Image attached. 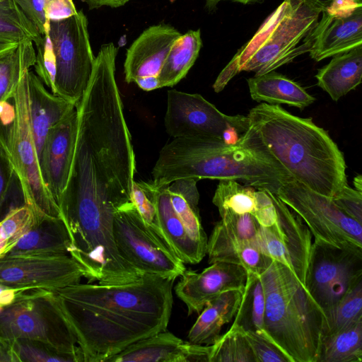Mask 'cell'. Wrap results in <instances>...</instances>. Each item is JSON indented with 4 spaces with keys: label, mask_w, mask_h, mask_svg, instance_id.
<instances>
[{
    "label": "cell",
    "mask_w": 362,
    "mask_h": 362,
    "mask_svg": "<svg viewBox=\"0 0 362 362\" xmlns=\"http://www.w3.org/2000/svg\"><path fill=\"white\" fill-rule=\"evenodd\" d=\"M25 70L12 98L0 103V139L13 165L24 204L38 216L60 217L59 206L42 178L30 125Z\"/></svg>",
    "instance_id": "7"
},
{
    "label": "cell",
    "mask_w": 362,
    "mask_h": 362,
    "mask_svg": "<svg viewBox=\"0 0 362 362\" xmlns=\"http://www.w3.org/2000/svg\"><path fill=\"white\" fill-rule=\"evenodd\" d=\"M197 182L194 179L182 178L169 185H153L160 229L184 264L199 263L207 251L208 238L199 215Z\"/></svg>",
    "instance_id": "8"
},
{
    "label": "cell",
    "mask_w": 362,
    "mask_h": 362,
    "mask_svg": "<svg viewBox=\"0 0 362 362\" xmlns=\"http://www.w3.org/2000/svg\"><path fill=\"white\" fill-rule=\"evenodd\" d=\"M209 362H257L245 330L237 325L211 345Z\"/></svg>",
    "instance_id": "34"
},
{
    "label": "cell",
    "mask_w": 362,
    "mask_h": 362,
    "mask_svg": "<svg viewBox=\"0 0 362 362\" xmlns=\"http://www.w3.org/2000/svg\"><path fill=\"white\" fill-rule=\"evenodd\" d=\"M305 4L320 10L322 12L327 10L332 4L334 0H302Z\"/></svg>",
    "instance_id": "51"
},
{
    "label": "cell",
    "mask_w": 362,
    "mask_h": 362,
    "mask_svg": "<svg viewBox=\"0 0 362 362\" xmlns=\"http://www.w3.org/2000/svg\"><path fill=\"white\" fill-rule=\"evenodd\" d=\"M362 320V282L355 286L325 318L322 336L334 334Z\"/></svg>",
    "instance_id": "38"
},
{
    "label": "cell",
    "mask_w": 362,
    "mask_h": 362,
    "mask_svg": "<svg viewBox=\"0 0 362 362\" xmlns=\"http://www.w3.org/2000/svg\"><path fill=\"white\" fill-rule=\"evenodd\" d=\"M40 217L24 204L11 209L0 220V258L10 253Z\"/></svg>",
    "instance_id": "35"
},
{
    "label": "cell",
    "mask_w": 362,
    "mask_h": 362,
    "mask_svg": "<svg viewBox=\"0 0 362 362\" xmlns=\"http://www.w3.org/2000/svg\"><path fill=\"white\" fill-rule=\"evenodd\" d=\"M252 100L268 104H286L303 110L316 98L298 83L274 71L247 80Z\"/></svg>",
    "instance_id": "26"
},
{
    "label": "cell",
    "mask_w": 362,
    "mask_h": 362,
    "mask_svg": "<svg viewBox=\"0 0 362 362\" xmlns=\"http://www.w3.org/2000/svg\"><path fill=\"white\" fill-rule=\"evenodd\" d=\"M0 362H18L11 341L0 339Z\"/></svg>",
    "instance_id": "46"
},
{
    "label": "cell",
    "mask_w": 362,
    "mask_h": 362,
    "mask_svg": "<svg viewBox=\"0 0 362 362\" xmlns=\"http://www.w3.org/2000/svg\"><path fill=\"white\" fill-rule=\"evenodd\" d=\"M252 215L262 227L271 226L276 222V209L267 191L264 190L257 208Z\"/></svg>",
    "instance_id": "44"
},
{
    "label": "cell",
    "mask_w": 362,
    "mask_h": 362,
    "mask_svg": "<svg viewBox=\"0 0 362 362\" xmlns=\"http://www.w3.org/2000/svg\"><path fill=\"white\" fill-rule=\"evenodd\" d=\"M362 282V250L337 247L314 240L305 288L325 318Z\"/></svg>",
    "instance_id": "13"
},
{
    "label": "cell",
    "mask_w": 362,
    "mask_h": 362,
    "mask_svg": "<svg viewBox=\"0 0 362 362\" xmlns=\"http://www.w3.org/2000/svg\"><path fill=\"white\" fill-rule=\"evenodd\" d=\"M85 2L90 9L99 8L103 6L118 8L124 6L129 0H81Z\"/></svg>",
    "instance_id": "47"
},
{
    "label": "cell",
    "mask_w": 362,
    "mask_h": 362,
    "mask_svg": "<svg viewBox=\"0 0 362 362\" xmlns=\"http://www.w3.org/2000/svg\"><path fill=\"white\" fill-rule=\"evenodd\" d=\"M263 193L262 189L240 185L235 180H219L212 202L219 213L228 211L237 214H252Z\"/></svg>",
    "instance_id": "32"
},
{
    "label": "cell",
    "mask_w": 362,
    "mask_h": 362,
    "mask_svg": "<svg viewBox=\"0 0 362 362\" xmlns=\"http://www.w3.org/2000/svg\"><path fill=\"white\" fill-rule=\"evenodd\" d=\"M202 47L200 30L182 34L173 43L158 74L160 88L173 87L186 76Z\"/></svg>",
    "instance_id": "28"
},
{
    "label": "cell",
    "mask_w": 362,
    "mask_h": 362,
    "mask_svg": "<svg viewBox=\"0 0 362 362\" xmlns=\"http://www.w3.org/2000/svg\"><path fill=\"white\" fill-rule=\"evenodd\" d=\"M321 13L302 0H284L220 72L214 91L223 90L241 71L262 75L310 52Z\"/></svg>",
    "instance_id": "6"
},
{
    "label": "cell",
    "mask_w": 362,
    "mask_h": 362,
    "mask_svg": "<svg viewBox=\"0 0 362 362\" xmlns=\"http://www.w3.org/2000/svg\"><path fill=\"white\" fill-rule=\"evenodd\" d=\"M152 176L155 187L182 178L232 180L274 194L293 180L267 153L239 140L228 144L207 136L174 138L161 148Z\"/></svg>",
    "instance_id": "4"
},
{
    "label": "cell",
    "mask_w": 362,
    "mask_h": 362,
    "mask_svg": "<svg viewBox=\"0 0 362 362\" xmlns=\"http://www.w3.org/2000/svg\"><path fill=\"white\" fill-rule=\"evenodd\" d=\"M205 6L209 11H213L216 8L217 4L221 1H232L240 3L243 4H252L255 3H260L263 0H204Z\"/></svg>",
    "instance_id": "50"
},
{
    "label": "cell",
    "mask_w": 362,
    "mask_h": 362,
    "mask_svg": "<svg viewBox=\"0 0 362 362\" xmlns=\"http://www.w3.org/2000/svg\"><path fill=\"white\" fill-rule=\"evenodd\" d=\"M173 282L144 274L124 284L78 283L53 292L84 362H105L132 344L166 330Z\"/></svg>",
    "instance_id": "2"
},
{
    "label": "cell",
    "mask_w": 362,
    "mask_h": 362,
    "mask_svg": "<svg viewBox=\"0 0 362 362\" xmlns=\"http://www.w3.org/2000/svg\"><path fill=\"white\" fill-rule=\"evenodd\" d=\"M268 193L276 209V221L269 227L259 226L257 245L264 255L290 269L305 287L313 235L295 212L276 194Z\"/></svg>",
    "instance_id": "14"
},
{
    "label": "cell",
    "mask_w": 362,
    "mask_h": 362,
    "mask_svg": "<svg viewBox=\"0 0 362 362\" xmlns=\"http://www.w3.org/2000/svg\"><path fill=\"white\" fill-rule=\"evenodd\" d=\"M317 86L334 101L355 89L362 78V45L334 56L315 75Z\"/></svg>",
    "instance_id": "27"
},
{
    "label": "cell",
    "mask_w": 362,
    "mask_h": 362,
    "mask_svg": "<svg viewBox=\"0 0 362 362\" xmlns=\"http://www.w3.org/2000/svg\"><path fill=\"white\" fill-rule=\"evenodd\" d=\"M240 136L238 131L234 127L226 129L221 136V139L228 144H235Z\"/></svg>",
    "instance_id": "49"
},
{
    "label": "cell",
    "mask_w": 362,
    "mask_h": 362,
    "mask_svg": "<svg viewBox=\"0 0 362 362\" xmlns=\"http://www.w3.org/2000/svg\"><path fill=\"white\" fill-rule=\"evenodd\" d=\"M11 343L18 362H84L82 354L63 352L42 341L21 339Z\"/></svg>",
    "instance_id": "37"
},
{
    "label": "cell",
    "mask_w": 362,
    "mask_h": 362,
    "mask_svg": "<svg viewBox=\"0 0 362 362\" xmlns=\"http://www.w3.org/2000/svg\"><path fill=\"white\" fill-rule=\"evenodd\" d=\"M118 48L103 45L83 95L68 182L59 202L64 222L100 215L114 217L131 201L135 156L115 77Z\"/></svg>",
    "instance_id": "1"
},
{
    "label": "cell",
    "mask_w": 362,
    "mask_h": 362,
    "mask_svg": "<svg viewBox=\"0 0 362 362\" xmlns=\"http://www.w3.org/2000/svg\"><path fill=\"white\" fill-rule=\"evenodd\" d=\"M353 1H354L355 2L358 3V4H362V0H353Z\"/></svg>",
    "instance_id": "54"
},
{
    "label": "cell",
    "mask_w": 362,
    "mask_h": 362,
    "mask_svg": "<svg viewBox=\"0 0 362 362\" xmlns=\"http://www.w3.org/2000/svg\"><path fill=\"white\" fill-rule=\"evenodd\" d=\"M335 204L346 214L362 223V192L346 185L332 197Z\"/></svg>",
    "instance_id": "43"
},
{
    "label": "cell",
    "mask_w": 362,
    "mask_h": 362,
    "mask_svg": "<svg viewBox=\"0 0 362 362\" xmlns=\"http://www.w3.org/2000/svg\"><path fill=\"white\" fill-rule=\"evenodd\" d=\"M113 236L122 258L140 276L150 274L175 281L186 270L172 248L146 226L131 201L116 210Z\"/></svg>",
    "instance_id": "11"
},
{
    "label": "cell",
    "mask_w": 362,
    "mask_h": 362,
    "mask_svg": "<svg viewBox=\"0 0 362 362\" xmlns=\"http://www.w3.org/2000/svg\"><path fill=\"white\" fill-rule=\"evenodd\" d=\"M33 42L23 40L0 56V103L12 98L25 70L35 64L36 52Z\"/></svg>",
    "instance_id": "30"
},
{
    "label": "cell",
    "mask_w": 362,
    "mask_h": 362,
    "mask_svg": "<svg viewBox=\"0 0 362 362\" xmlns=\"http://www.w3.org/2000/svg\"><path fill=\"white\" fill-rule=\"evenodd\" d=\"M265 298L264 330L292 362H316L325 315L284 265L272 261L259 274Z\"/></svg>",
    "instance_id": "5"
},
{
    "label": "cell",
    "mask_w": 362,
    "mask_h": 362,
    "mask_svg": "<svg viewBox=\"0 0 362 362\" xmlns=\"http://www.w3.org/2000/svg\"><path fill=\"white\" fill-rule=\"evenodd\" d=\"M354 185L355 189L359 192H362V176L361 175H358L354 179Z\"/></svg>",
    "instance_id": "53"
},
{
    "label": "cell",
    "mask_w": 362,
    "mask_h": 362,
    "mask_svg": "<svg viewBox=\"0 0 362 362\" xmlns=\"http://www.w3.org/2000/svg\"><path fill=\"white\" fill-rule=\"evenodd\" d=\"M33 288H13L0 284V310L10 305Z\"/></svg>",
    "instance_id": "45"
},
{
    "label": "cell",
    "mask_w": 362,
    "mask_h": 362,
    "mask_svg": "<svg viewBox=\"0 0 362 362\" xmlns=\"http://www.w3.org/2000/svg\"><path fill=\"white\" fill-rule=\"evenodd\" d=\"M27 18L44 35L50 21L69 18L77 13L73 0H13Z\"/></svg>",
    "instance_id": "33"
},
{
    "label": "cell",
    "mask_w": 362,
    "mask_h": 362,
    "mask_svg": "<svg viewBox=\"0 0 362 362\" xmlns=\"http://www.w3.org/2000/svg\"><path fill=\"white\" fill-rule=\"evenodd\" d=\"M276 195L303 220L314 240L362 250V223L341 211L331 197L294 180L281 185Z\"/></svg>",
    "instance_id": "12"
},
{
    "label": "cell",
    "mask_w": 362,
    "mask_h": 362,
    "mask_svg": "<svg viewBox=\"0 0 362 362\" xmlns=\"http://www.w3.org/2000/svg\"><path fill=\"white\" fill-rule=\"evenodd\" d=\"M247 272L240 265L217 262L200 273L185 270L175 286L177 296L185 303L188 315L199 314L206 305L221 293L243 290Z\"/></svg>",
    "instance_id": "19"
},
{
    "label": "cell",
    "mask_w": 362,
    "mask_h": 362,
    "mask_svg": "<svg viewBox=\"0 0 362 362\" xmlns=\"http://www.w3.org/2000/svg\"><path fill=\"white\" fill-rule=\"evenodd\" d=\"M243 290H229L209 301L191 327L187 339L196 344L211 345L220 336L223 326L235 317Z\"/></svg>",
    "instance_id": "25"
},
{
    "label": "cell",
    "mask_w": 362,
    "mask_h": 362,
    "mask_svg": "<svg viewBox=\"0 0 362 362\" xmlns=\"http://www.w3.org/2000/svg\"><path fill=\"white\" fill-rule=\"evenodd\" d=\"M28 93L30 125L39 160L49 129L74 111L76 105L49 93L40 78L30 70Z\"/></svg>",
    "instance_id": "23"
},
{
    "label": "cell",
    "mask_w": 362,
    "mask_h": 362,
    "mask_svg": "<svg viewBox=\"0 0 362 362\" xmlns=\"http://www.w3.org/2000/svg\"><path fill=\"white\" fill-rule=\"evenodd\" d=\"M217 222L208 239L209 264L221 262L240 265L247 271L260 274L272 262L258 248L256 237L259 228L251 214L219 213Z\"/></svg>",
    "instance_id": "16"
},
{
    "label": "cell",
    "mask_w": 362,
    "mask_h": 362,
    "mask_svg": "<svg viewBox=\"0 0 362 362\" xmlns=\"http://www.w3.org/2000/svg\"><path fill=\"white\" fill-rule=\"evenodd\" d=\"M362 320L321 337L316 362H361Z\"/></svg>",
    "instance_id": "29"
},
{
    "label": "cell",
    "mask_w": 362,
    "mask_h": 362,
    "mask_svg": "<svg viewBox=\"0 0 362 362\" xmlns=\"http://www.w3.org/2000/svg\"><path fill=\"white\" fill-rule=\"evenodd\" d=\"M211 346L184 341L166 330L140 339L105 362H209Z\"/></svg>",
    "instance_id": "21"
},
{
    "label": "cell",
    "mask_w": 362,
    "mask_h": 362,
    "mask_svg": "<svg viewBox=\"0 0 362 362\" xmlns=\"http://www.w3.org/2000/svg\"><path fill=\"white\" fill-rule=\"evenodd\" d=\"M21 339L42 341L63 352L83 354L53 291L30 289L0 310V339Z\"/></svg>",
    "instance_id": "9"
},
{
    "label": "cell",
    "mask_w": 362,
    "mask_h": 362,
    "mask_svg": "<svg viewBox=\"0 0 362 362\" xmlns=\"http://www.w3.org/2000/svg\"><path fill=\"white\" fill-rule=\"evenodd\" d=\"M182 34L174 27L160 23L148 27L127 49L124 63V80L158 76L175 41Z\"/></svg>",
    "instance_id": "22"
},
{
    "label": "cell",
    "mask_w": 362,
    "mask_h": 362,
    "mask_svg": "<svg viewBox=\"0 0 362 362\" xmlns=\"http://www.w3.org/2000/svg\"><path fill=\"white\" fill-rule=\"evenodd\" d=\"M47 33L56 64L52 93L76 105L87 88L95 58L90 43L87 18L80 10L69 18L50 21Z\"/></svg>",
    "instance_id": "10"
},
{
    "label": "cell",
    "mask_w": 362,
    "mask_h": 362,
    "mask_svg": "<svg viewBox=\"0 0 362 362\" xmlns=\"http://www.w3.org/2000/svg\"><path fill=\"white\" fill-rule=\"evenodd\" d=\"M141 89L150 91L160 88L158 76H146L136 79L134 82Z\"/></svg>",
    "instance_id": "48"
},
{
    "label": "cell",
    "mask_w": 362,
    "mask_h": 362,
    "mask_svg": "<svg viewBox=\"0 0 362 362\" xmlns=\"http://www.w3.org/2000/svg\"><path fill=\"white\" fill-rule=\"evenodd\" d=\"M77 123L76 107L49 129L39 158L42 178L57 205L66 186L71 170Z\"/></svg>",
    "instance_id": "20"
},
{
    "label": "cell",
    "mask_w": 362,
    "mask_h": 362,
    "mask_svg": "<svg viewBox=\"0 0 362 362\" xmlns=\"http://www.w3.org/2000/svg\"><path fill=\"white\" fill-rule=\"evenodd\" d=\"M5 1V0H0V3H1V2H2V1Z\"/></svg>",
    "instance_id": "55"
},
{
    "label": "cell",
    "mask_w": 362,
    "mask_h": 362,
    "mask_svg": "<svg viewBox=\"0 0 362 362\" xmlns=\"http://www.w3.org/2000/svg\"><path fill=\"white\" fill-rule=\"evenodd\" d=\"M131 202L136 208L149 230L168 245L158 223L155 189L152 182L134 180L132 189Z\"/></svg>",
    "instance_id": "39"
},
{
    "label": "cell",
    "mask_w": 362,
    "mask_h": 362,
    "mask_svg": "<svg viewBox=\"0 0 362 362\" xmlns=\"http://www.w3.org/2000/svg\"><path fill=\"white\" fill-rule=\"evenodd\" d=\"M16 180L8 153L0 139V220L12 209L8 207V203Z\"/></svg>",
    "instance_id": "42"
},
{
    "label": "cell",
    "mask_w": 362,
    "mask_h": 362,
    "mask_svg": "<svg viewBox=\"0 0 362 362\" xmlns=\"http://www.w3.org/2000/svg\"><path fill=\"white\" fill-rule=\"evenodd\" d=\"M84 276L83 268L69 255L0 258V284L10 287L57 291L80 283Z\"/></svg>",
    "instance_id": "17"
},
{
    "label": "cell",
    "mask_w": 362,
    "mask_h": 362,
    "mask_svg": "<svg viewBox=\"0 0 362 362\" xmlns=\"http://www.w3.org/2000/svg\"><path fill=\"white\" fill-rule=\"evenodd\" d=\"M309 52L319 62L362 45V4L353 0H334L322 12Z\"/></svg>",
    "instance_id": "18"
},
{
    "label": "cell",
    "mask_w": 362,
    "mask_h": 362,
    "mask_svg": "<svg viewBox=\"0 0 362 362\" xmlns=\"http://www.w3.org/2000/svg\"><path fill=\"white\" fill-rule=\"evenodd\" d=\"M247 280L234 325L245 331L264 330L265 298L259 274L247 271Z\"/></svg>",
    "instance_id": "31"
},
{
    "label": "cell",
    "mask_w": 362,
    "mask_h": 362,
    "mask_svg": "<svg viewBox=\"0 0 362 362\" xmlns=\"http://www.w3.org/2000/svg\"><path fill=\"white\" fill-rule=\"evenodd\" d=\"M36 59L34 65L35 72L43 83L49 88L52 92L56 64L52 45L47 33L42 35V41L36 45Z\"/></svg>",
    "instance_id": "41"
},
{
    "label": "cell",
    "mask_w": 362,
    "mask_h": 362,
    "mask_svg": "<svg viewBox=\"0 0 362 362\" xmlns=\"http://www.w3.org/2000/svg\"><path fill=\"white\" fill-rule=\"evenodd\" d=\"M18 42L0 36V56L16 47Z\"/></svg>",
    "instance_id": "52"
},
{
    "label": "cell",
    "mask_w": 362,
    "mask_h": 362,
    "mask_svg": "<svg viewBox=\"0 0 362 362\" xmlns=\"http://www.w3.org/2000/svg\"><path fill=\"white\" fill-rule=\"evenodd\" d=\"M0 36L17 42L28 40L35 46L42 41V35L13 0L0 3Z\"/></svg>",
    "instance_id": "36"
},
{
    "label": "cell",
    "mask_w": 362,
    "mask_h": 362,
    "mask_svg": "<svg viewBox=\"0 0 362 362\" xmlns=\"http://www.w3.org/2000/svg\"><path fill=\"white\" fill-rule=\"evenodd\" d=\"M70 246V236L62 219L41 216L8 255H64L69 254Z\"/></svg>",
    "instance_id": "24"
},
{
    "label": "cell",
    "mask_w": 362,
    "mask_h": 362,
    "mask_svg": "<svg viewBox=\"0 0 362 362\" xmlns=\"http://www.w3.org/2000/svg\"><path fill=\"white\" fill-rule=\"evenodd\" d=\"M165 131L174 138L217 137L223 132L235 128L240 135L249 125L247 116L228 115L197 93L171 89L168 91L164 118Z\"/></svg>",
    "instance_id": "15"
},
{
    "label": "cell",
    "mask_w": 362,
    "mask_h": 362,
    "mask_svg": "<svg viewBox=\"0 0 362 362\" xmlns=\"http://www.w3.org/2000/svg\"><path fill=\"white\" fill-rule=\"evenodd\" d=\"M257 362H292L291 358L267 334L264 330L245 331Z\"/></svg>",
    "instance_id": "40"
},
{
    "label": "cell",
    "mask_w": 362,
    "mask_h": 362,
    "mask_svg": "<svg viewBox=\"0 0 362 362\" xmlns=\"http://www.w3.org/2000/svg\"><path fill=\"white\" fill-rule=\"evenodd\" d=\"M247 117L248 128L239 141L269 154L293 180L331 198L348 185L342 152L312 118L266 103L252 108Z\"/></svg>",
    "instance_id": "3"
}]
</instances>
